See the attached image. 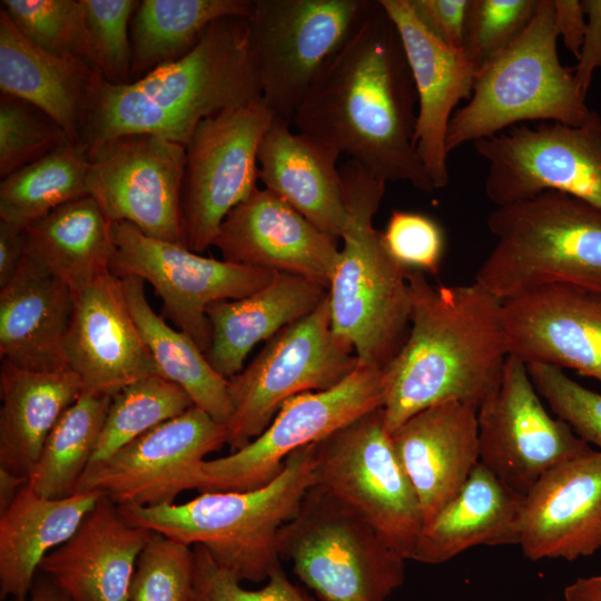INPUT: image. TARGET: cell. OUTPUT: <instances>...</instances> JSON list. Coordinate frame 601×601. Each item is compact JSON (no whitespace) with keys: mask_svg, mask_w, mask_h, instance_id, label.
I'll use <instances>...</instances> for the list:
<instances>
[{"mask_svg":"<svg viewBox=\"0 0 601 601\" xmlns=\"http://www.w3.org/2000/svg\"><path fill=\"white\" fill-rule=\"evenodd\" d=\"M416 114L401 38L380 0H372L312 82L292 127L386 183L431 193L435 188L414 142Z\"/></svg>","mask_w":601,"mask_h":601,"instance_id":"6da1fadb","label":"cell"},{"mask_svg":"<svg viewBox=\"0 0 601 601\" xmlns=\"http://www.w3.org/2000/svg\"><path fill=\"white\" fill-rule=\"evenodd\" d=\"M411 321L405 342L383 368V413L393 433L444 402L479 408L497 388L509 357L503 300L475 282L433 285L408 269Z\"/></svg>","mask_w":601,"mask_h":601,"instance_id":"7a4b0ae2","label":"cell"},{"mask_svg":"<svg viewBox=\"0 0 601 601\" xmlns=\"http://www.w3.org/2000/svg\"><path fill=\"white\" fill-rule=\"evenodd\" d=\"M262 99L247 18L213 22L184 57L125 85L104 81L81 144L88 152L129 134L186 147L206 118Z\"/></svg>","mask_w":601,"mask_h":601,"instance_id":"3957f363","label":"cell"},{"mask_svg":"<svg viewBox=\"0 0 601 601\" xmlns=\"http://www.w3.org/2000/svg\"><path fill=\"white\" fill-rule=\"evenodd\" d=\"M339 171L347 221L327 286L331 325L353 347L357 364L383 370L408 334V269L373 224L386 181L349 159Z\"/></svg>","mask_w":601,"mask_h":601,"instance_id":"277c9868","label":"cell"},{"mask_svg":"<svg viewBox=\"0 0 601 601\" xmlns=\"http://www.w3.org/2000/svg\"><path fill=\"white\" fill-rule=\"evenodd\" d=\"M316 443L292 453L282 472L250 491L201 492L184 503L118 505L131 524L204 546L240 582L266 581L280 564L277 539L314 484Z\"/></svg>","mask_w":601,"mask_h":601,"instance_id":"5b68a950","label":"cell"},{"mask_svg":"<svg viewBox=\"0 0 601 601\" xmlns=\"http://www.w3.org/2000/svg\"><path fill=\"white\" fill-rule=\"evenodd\" d=\"M486 224L495 243L474 282L500 299L555 284L601 294V209L548 190L495 207Z\"/></svg>","mask_w":601,"mask_h":601,"instance_id":"8992f818","label":"cell"},{"mask_svg":"<svg viewBox=\"0 0 601 601\" xmlns=\"http://www.w3.org/2000/svg\"><path fill=\"white\" fill-rule=\"evenodd\" d=\"M553 0H539L523 32L479 68L472 95L454 111L446 135L450 154L522 121L598 127L574 78L558 56Z\"/></svg>","mask_w":601,"mask_h":601,"instance_id":"52a82bcc","label":"cell"},{"mask_svg":"<svg viewBox=\"0 0 601 601\" xmlns=\"http://www.w3.org/2000/svg\"><path fill=\"white\" fill-rule=\"evenodd\" d=\"M280 560L322 601H386L405 562L356 511L313 484L277 539Z\"/></svg>","mask_w":601,"mask_h":601,"instance_id":"ba28073f","label":"cell"},{"mask_svg":"<svg viewBox=\"0 0 601 601\" xmlns=\"http://www.w3.org/2000/svg\"><path fill=\"white\" fill-rule=\"evenodd\" d=\"M356 366L353 347L332 328L326 297L267 341L246 367L227 380L231 415L225 426L230 452L260 435L286 401L331 388Z\"/></svg>","mask_w":601,"mask_h":601,"instance_id":"9c48e42d","label":"cell"},{"mask_svg":"<svg viewBox=\"0 0 601 601\" xmlns=\"http://www.w3.org/2000/svg\"><path fill=\"white\" fill-rule=\"evenodd\" d=\"M314 484L356 511L395 552L412 559L424 518L382 407L316 443Z\"/></svg>","mask_w":601,"mask_h":601,"instance_id":"30bf717a","label":"cell"},{"mask_svg":"<svg viewBox=\"0 0 601 601\" xmlns=\"http://www.w3.org/2000/svg\"><path fill=\"white\" fill-rule=\"evenodd\" d=\"M383 401V370L357 364L335 386L286 401L267 428L242 449L199 463L187 489L228 492L263 487L282 472L292 453L382 407Z\"/></svg>","mask_w":601,"mask_h":601,"instance_id":"8fae6325","label":"cell"},{"mask_svg":"<svg viewBox=\"0 0 601 601\" xmlns=\"http://www.w3.org/2000/svg\"><path fill=\"white\" fill-rule=\"evenodd\" d=\"M371 1L252 0L250 45L262 100L274 118L292 125L312 82Z\"/></svg>","mask_w":601,"mask_h":601,"instance_id":"7c38bea8","label":"cell"},{"mask_svg":"<svg viewBox=\"0 0 601 601\" xmlns=\"http://www.w3.org/2000/svg\"><path fill=\"white\" fill-rule=\"evenodd\" d=\"M110 270L149 283L161 314L206 354L211 339L208 307L245 297L268 284L276 272L206 257L185 246L155 239L129 223H114Z\"/></svg>","mask_w":601,"mask_h":601,"instance_id":"4fadbf2b","label":"cell"},{"mask_svg":"<svg viewBox=\"0 0 601 601\" xmlns=\"http://www.w3.org/2000/svg\"><path fill=\"white\" fill-rule=\"evenodd\" d=\"M260 99L204 119L186 145L180 213L185 246H213L226 216L257 189L258 149L273 121Z\"/></svg>","mask_w":601,"mask_h":601,"instance_id":"5bb4252c","label":"cell"},{"mask_svg":"<svg viewBox=\"0 0 601 601\" xmlns=\"http://www.w3.org/2000/svg\"><path fill=\"white\" fill-rule=\"evenodd\" d=\"M487 162L486 197L497 206L559 191L601 209V130L540 122L473 142Z\"/></svg>","mask_w":601,"mask_h":601,"instance_id":"9a60e30c","label":"cell"},{"mask_svg":"<svg viewBox=\"0 0 601 601\" xmlns=\"http://www.w3.org/2000/svg\"><path fill=\"white\" fill-rule=\"evenodd\" d=\"M89 158V196L111 223H129L148 237L185 246L183 145L156 135L129 134L92 149Z\"/></svg>","mask_w":601,"mask_h":601,"instance_id":"2e32d148","label":"cell"},{"mask_svg":"<svg viewBox=\"0 0 601 601\" xmlns=\"http://www.w3.org/2000/svg\"><path fill=\"white\" fill-rule=\"evenodd\" d=\"M476 420L479 462L522 495L550 469L592 450L545 408L526 364L512 355Z\"/></svg>","mask_w":601,"mask_h":601,"instance_id":"e0dca14e","label":"cell"},{"mask_svg":"<svg viewBox=\"0 0 601 601\" xmlns=\"http://www.w3.org/2000/svg\"><path fill=\"white\" fill-rule=\"evenodd\" d=\"M226 443V426L193 406L109 457L89 464L77 492L97 491L117 505L174 503L187 491L197 465Z\"/></svg>","mask_w":601,"mask_h":601,"instance_id":"ac0fdd59","label":"cell"},{"mask_svg":"<svg viewBox=\"0 0 601 601\" xmlns=\"http://www.w3.org/2000/svg\"><path fill=\"white\" fill-rule=\"evenodd\" d=\"M509 354L525 364L570 368L601 383V294L572 285L538 287L503 300Z\"/></svg>","mask_w":601,"mask_h":601,"instance_id":"d6986e66","label":"cell"},{"mask_svg":"<svg viewBox=\"0 0 601 601\" xmlns=\"http://www.w3.org/2000/svg\"><path fill=\"white\" fill-rule=\"evenodd\" d=\"M531 561H574L601 549V452L590 450L545 472L524 494L518 523Z\"/></svg>","mask_w":601,"mask_h":601,"instance_id":"ffe728a7","label":"cell"},{"mask_svg":"<svg viewBox=\"0 0 601 601\" xmlns=\"http://www.w3.org/2000/svg\"><path fill=\"white\" fill-rule=\"evenodd\" d=\"M392 19L411 69L417 97L414 142L435 189L449 184L446 135L454 108L469 100L479 68L463 49L434 36L410 0H380Z\"/></svg>","mask_w":601,"mask_h":601,"instance_id":"44dd1931","label":"cell"},{"mask_svg":"<svg viewBox=\"0 0 601 601\" xmlns=\"http://www.w3.org/2000/svg\"><path fill=\"white\" fill-rule=\"evenodd\" d=\"M337 242L282 198L257 188L226 216L213 246L224 260L299 275L327 287Z\"/></svg>","mask_w":601,"mask_h":601,"instance_id":"7402d4cb","label":"cell"},{"mask_svg":"<svg viewBox=\"0 0 601 601\" xmlns=\"http://www.w3.org/2000/svg\"><path fill=\"white\" fill-rule=\"evenodd\" d=\"M66 357L83 391L111 397L138 380L160 375L112 272L76 294Z\"/></svg>","mask_w":601,"mask_h":601,"instance_id":"603a6c76","label":"cell"},{"mask_svg":"<svg viewBox=\"0 0 601 601\" xmlns=\"http://www.w3.org/2000/svg\"><path fill=\"white\" fill-rule=\"evenodd\" d=\"M151 534L129 523L102 495L71 538L43 558L38 572L71 601H129L136 565Z\"/></svg>","mask_w":601,"mask_h":601,"instance_id":"cb8c5ba5","label":"cell"},{"mask_svg":"<svg viewBox=\"0 0 601 601\" xmlns=\"http://www.w3.org/2000/svg\"><path fill=\"white\" fill-rule=\"evenodd\" d=\"M476 412L460 402L440 403L390 434L418 497L424 524L460 491L479 463Z\"/></svg>","mask_w":601,"mask_h":601,"instance_id":"d4e9b609","label":"cell"},{"mask_svg":"<svg viewBox=\"0 0 601 601\" xmlns=\"http://www.w3.org/2000/svg\"><path fill=\"white\" fill-rule=\"evenodd\" d=\"M76 293L27 253L0 288V358L35 372L69 370L66 344Z\"/></svg>","mask_w":601,"mask_h":601,"instance_id":"484cf974","label":"cell"},{"mask_svg":"<svg viewBox=\"0 0 601 601\" xmlns=\"http://www.w3.org/2000/svg\"><path fill=\"white\" fill-rule=\"evenodd\" d=\"M105 79L88 62L49 53L27 39L0 8V89L53 118L81 144Z\"/></svg>","mask_w":601,"mask_h":601,"instance_id":"4316f807","label":"cell"},{"mask_svg":"<svg viewBox=\"0 0 601 601\" xmlns=\"http://www.w3.org/2000/svg\"><path fill=\"white\" fill-rule=\"evenodd\" d=\"M273 118L258 149V179L326 235L338 240L347 221L341 154Z\"/></svg>","mask_w":601,"mask_h":601,"instance_id":"83f0119b","label":"cell"},{"mask_svg":"<svg viewBox=\"0 0 601 601\" xmlns=\"http://www.w3.org/2000/svg\"><path fill=\"white\" fill-rule=\"evenodd\" d=\"M327 297V287L299 275L276 273L260 289L245 297L211 304L206 358L225 378L244 368L252 348L307 316Z\"/></svg>","mask_w":601,"mask_h":601,"instance_id":"f1b7e54d","label":"cell"},{"mask_svg":"<svg viewBox=\"0 0 601 601\" xmlns=\"http://www.w3.org/2000/svg\"><path fill=\"white\" fill-rule=\"evenodd\" d=\"M523 496L479 462L460 491L424 524L411 560L441 564L479 545H518Z\"/></svg>","mask_w":601,"mask_h":601,"instance_id":"f546056e","label":"cell"},{"mask_svg":"<svg viewBox=\"0 0 601 601\" xmlns=\"http://www.w3.org/2000/svg\"><path fill=\"white\" fill-rule=\"evenodd\" d=\"M104 494L76 492L46 499L23 485L0 513V595L24 598L43 558L68 541Z\"/></svg>","mask_w":601,"mask_h":601,"instance_id":"4dcf8cb0","label":"cell"},{"mask_svg":"<svg viewBox=\"0 0 601 601\" xmlns=\"http://www.w3.org/2000/svg\"><path fill=\"white\" fill-rule=\"evenodd\" d=\"M83 391L71 370L35 372L0 364V470L28 479L43 443Z\"/></svg>","mask_w":601,"mask_h":601,"instance_id":"1f68e13d","label":"cell"},{"mask_svg":"<svg viewBox=\"0 0 601 601\" xmlns=\"http://www.w3.org/2000/svg\"><path fill=\"white\" fill-rule=\"evenodd\" d=\"M112 224L92 197L71 200L24 229L27 254L78 294L111 272Z\"/></svg>","mask_w":601,"mask_h":601,"instance_id":"d6a6232c","label":"cell"},{"mask_svg":"<svg viewBox=\"0 0 601 601\" xmlns=\"http://www.w3.org/2000/svg\"><path fill=\"white\" fill-rule=\"evenodd\" d=\"M120 279L128 309L159 374L181 387L196 407L226 425L231 415L227 378L215 371L187 334L155 313L142 279L131 276Z\"/></svg>","mask_w":601,"mask_h":601,"instance_id":"836d02e7","label":"cell"},{"mask_svg":"<svg viewBox=\"0 0 601 601\" xmlns=\"http://www.w3.org/2000/svg\"><path fill=\"white\" fill-rule=\"evenodd\" d=\"M252 0H142L130 22L131 82L187 55L225 17L249 16Z\"/></svg>","mask_w":601,"mask_h":601,"instance_id":"e575fe53","label":"cell"},{"mask_svg":"<svg viewBox=\"0 0 601 601\" xmlns=\"http://www.w3.org/2000/svg\"><path fill=\"white\" fill-rule=\"evenodd\" d=\"M89 168L88 149L69 142L2 178L0 219L26 229L56 208L89 196Z\"/></svg>","mask_w":601,"mask_h":601,"instance_id":"d590c367","label":"cell"},{"mask_svg":"<svg viewBox=\"0 0 601 601\" xmlns=\"http://www.w3.org/2000/svg\"><path fill=\"white\" fill-rule=\"evenodd\" d=\"M111 396L82 391L63 412L28 476V486L46 499L77 492L97 445Z\"/></svg>","mask_w":601,"mask_h":601,"instance_id":"8d00e7d4","label":"cell"},{"mask_svg":"<svg viewBox=\"0 0 601 601\" xmlns=\"http://www.w3.org/2000/svg\"><path fill=\"white\" fill-rule=\"evenodd\" d=\"M195 406L188 394L160 375L138 380L111 397L90 463L102 461L154 427Z\"/></svg>","mask_w":601,"mask_h":601,"instance_id":"74e56055","label":"cell"},{"mask_svg":"<svg viewBox=\"0 0 601 601\" xmlns=\"http://www.w3.org/2000/svg\"><path fill=\"white\" fill-rule=\"evenodd\" d=\"M0 8L36 46L58 57L81 59L96 68L80 0H2Z\"/></svg>","mask_w":601,"mask_h":601,"instance_id":"f35d334b","label":"cell"},{"mask_svg":"<svg viewBox=\"0 0 601 601\" xmlns=\"http://www.w3.org/2000/svg\"><path fill=\"white\" fill-rule=\"evenodd\" d=\"M69 142L66 131L47 112L23 99L1 92V179Z\"/></svg>","mask_w":601,"mask_h":601,"instance_id":"ab89813d","label":"cell"},{"mask_svg":"<svg viewBox=\"0 0 601 601\" xmlns=\"http://www.w3.org/2000/svg\"><path fill=\"white\" fill-rule=\"evenodd\" d=\"M193 546L152 532L138 559L129 601H193Z\"/></svg>","mask_w":601,"mask_h":601,"instance_id":"60d3db41","label":"cell"},{"mask_svg":"<svg viewBox=\"0 0 601 601\" xmlns=\"http://www.w3.org/2000/svg\"><path fill=\"white\" fill-rule=\"evenodd\" d=\"M137 0H80L88 43L106 82H131L130 22Z\"/></svg>","mask_w":601,"mask_h":601,"instance_id":"b9f144b4","label":"cell"},{"mask_svg":"<svg viewBox=\"0 0 601 601\" xmlns=\"http://www.w3.org/2000/svg\"><path fill=\"white\" fill-rule=\"evenodd\" d=\"M539 0H470L464 29L469 59L482 67L509 47L528 27Z\"/></svg>","mask_w":601,"mask_h":601,"instance_id":"7bdbcfd3","label":"cell"},{"mask_svg":"<svg viewBox=\"0 0 601 601\" xmlns=\"http://www.w3.org/2000/svg\"><path fill=\"white\" fill-rule=\"evenodd\" d=\"M526 367L551 412L601 452V394L573 381L562 368L541 363L526 364Z\"/></svg>","mask_w":601,"mask_h":601,"instance_id":"ee69618b","label":"cell"},{"mask_svg":"<svg viewBox=\"0 0 601 601\" xmlns=\"http://www.w3.org/2000/svg\"><path fill=\"white\" fill-rule=\"evenodd\" d=\"M193 601H313L294 584L282 565L269 574L264 587L249 590L231 573L220 568L201 545H194Z\"/></svg>","mask_w":601,"mask_h":601,"instance_id":"f6af8a7d","label":"cell"},{"mask_svg":"<svg viewBox=\"0 0 601 601\" xmlns=\"http://www.w3.org/2000/svg\"><path fill=\"white\" fill-rule=\"evenodd\" d=\"M382 235L388 253L405 268L431 274L439 272L444 236L440 225L431 217L395 209Z\"/></svg>","mask_w":601,"mask_h":601,"instance_id":"bcb514c9","label":"cell"},{"mask_svg":"<svg viewBox=\"0 0 601 601\" xmlns=\"http://www.w3.org/2000/svg\"><path fill=\"white\" fill-rule=\"evenodd\" d=\"M470 0H410L422 23L444 43L463 49Z\"/></svg>","mask_w":601,"mask_h":601,"instance_id":"7dc6e473","label":"cell"},{"mask_svg":"<svg viewBox=\"0 0 601 601\" xmlns=\"http://www.w3.org/2000/svg\"><path fill=\"white\" fill-rule=\"evenodd\" d=\"M582 6L587 29L574 67V78L580 92L587 98L593 73L601 68V0H582Z\"/></svg>","mask_w":601,"mask_h":601,"instance_id":"c3c4849f","label":"cell"},{"mask_svg":"<svg viewBox=\"0 0 601 601\" xmlns=\"http://www.w3.org/2000/svg\"><path fill=\"white\" fill-rule=\"evenodd\" d=\"M554 27L564 47L577 58L587 29V17L579 0H553Z\"/></svg>","mask_w":601,"mask_h":601,"instance_id":"681fc988","label":"cell"},{"mask_svg":"<svg viewBox=\"0 0 601 601\" xmlns=\"http://www.w3.org/2000/svg\"><path fill=\"white\" fill-rule=\"evenodd\" d=\"M26 253L24 229L0 219V288L16 275Z\"/></svg>","mask_w":601,"mask_h":601,"instance_id":"f907efd6","label":"cell"},{"mask_svg":"<svg viewBox=\"0 0 601 601\" xmlns=\"http://www.w3.org/2000/svg\"><path fill=\"white\" fill-rule=\"evenodd\" d=\"M564 601H601V573L579 577L564 589Z\"/></svg>","mask_w":601,"mask_h":601,"instance_id":"816d5d0a","label":"cell"},{"mask_svg":"<svg viewBox=\"0 0 601 601\" xmlns=\"http://www.w3.org/2000/svg\"><path fill=\"white\" fill-rule=\"evenodd\" d=\"M10 601H71L46 575L38 572L29 593Z\"/></svg>","mask_w":601,"mask_h":601,"instance_id":"f5cc1de1","label":"cell"},{"mask_svg":"<svg viewBox=\"0 0 601 601\" xmlns=\"http://www.w3.org/2000/svg\"><path fill=\"white\" fill-rule=\"evenodd\" d=\"M28 479L14 476L0 470V513L14 500L19 491L26 485Z\"/></svg>","mask_w":601,"mask_h":601,"instance_id":"db71d44e","label":"cell"},{"mask_svg":"<svg viewBox=\"0 0 601 601\" xmlns=\"http://www.w3.org/2000/svg\"><path fill=\"white\" fill-rule=\"evenodd\" d=\"M599 128H600V130H601V124H600Z\"/></svg>","mask_w":601,"mask_h":601,"instance_id":"11a10c76","label":"cell"}]
</instances>
